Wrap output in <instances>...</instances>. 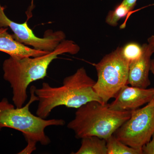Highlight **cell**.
<instances>
[{
  "mask_svg": "<svg viewBox=\"0 0 154 154\" xmlns=\"http://www.w3.org/2000/svg\"><path fill=\"white\" fill-rule=\"evenodd\" d=\"M137 0H123L122 2L127 6L131 11H132L136 5Z\"/></svg>",
  "mask_w": 154,
  "mask_h": 154,
  "instance_id": "cell-16",
  "label": "cell"
},
{
  "mask_svg": "<svg viewBox=\"0 0 154 154\" xmlns=\"http://www.w3.org/2000/svg\"><path fill=\"white\" fill-rule=\"evenodd\" d=\"M107 154H143L142 149L131 147L116 137L114 134L106 140Z\"/></svg>",
  "mask_w": 154,
  "mask_h": 154,
  "instance_id": "cell-12",
  "label": "cell"
},
{
  "mask_svg": "<svg viewBox=\"0 0 154 154\" xmlns=\"http://www.w3.org/2000/svg\"><path fill=\"white\" fill-rule=\"evenodd\" d=\"M5 8L0 2V28H10L16 41L38 50L50 52L55 49L62 41L66 39L65 33L61 30H46L43 37L36 36L28 26V20L18 23L11 20L5 14Z\"/></svg>",
  "mask_w": 154,
  "mask_h": 154,
  "instance_id": "cell-7",
  "label": "cell"
},
{
  "mask_svg": "<svg viewBox=\"0 0 154 154\" xmlns=\"http://www.w3.org/2000/svg\"><path fill=\"white\" fill-rule=\"evenodd\" d=\"M154 99V88H141L125 86L108 107L118 111H132L147 104Z\"/></svg>",
  "mask_w": 154,
  "mask_h": 154,
  "instance_id": "cell-8",
  "label": "cell"
},
{
  "mask_svg": "<svg viewBox=\"0 0 154 154\" xmlns=\"http://www.w3.org/2000/svg\"><path fill=\"white\" fill-rule=\"evenodd\" d=\"M143 154H154V133L148 142L142 148Z\"/></svg>",
  "mask_w": 154,
  "mask_h": 154,
  "instance_id": "cell-15",
  "label": "cell"
},
{
  "mask_svg": "<svg viewBox=\"0 0 154 154\" xmlns=\"http://www.w3.org/2000/svg\"><path fill=\"white\" fill-rule=\"evenodd\" d=\"M36 88L35 86H31L29 101L20 108L15 107L7 98L0 101V131L4 128H9L22 133L27 145L20 154L31 153L36 150L38 143L47 146L51 141L45 134V128L50 126H63L65 124L62 119H46L31 113L29 109L30 105L38 100L35 94Z\"/></svg>",
  "mask_w": 154,
  "mask_h": 154,
  "instance_id": "cell-3",
  "label": "cell"
},
{
  "mask_svg": "<svg viewBox=\"0 0 154 154\" xmlns=\"http://www.w3.org/2000/svg\"><path fill=\"white\" fill-rule=\"evenodd\" d=\"M8 28H0V51L5 53L10 56L19 58L36 57L48 53L38 50L16 41L8 32Z\"/></svg>",
  "mask_w": 154,
  "mask_h": 154,
  "instance_id": "cell-10",
  "label": "cell"
},
{
  "mask_svg": "<svg viewBox=\"0 0 154 154\" xmlns=\"http://www.w3.org/2000/svg\"><path fill=\"white\" fill-rule=\"evenodd\" d=\"M130 9L123 3L116 6L113 11H110L106 18V22L110 26H116L120 19L126 17L131 12Z\"/></svg>",
  "mask_w": 154,
  "mask_h": 154,
  "instance_id": "cell-14",
  "label": "cell"
},
{
  "mask_svg": "<svg viewBox=\"0 0 154 154\" xmlns=\"http://www.w3.org/2000/svg\"><path fill=\"white\" fill-rule=\"evenodd\" d=\"M142 48L143 53L140 57L129 64L128 83L133 87L145 89L150 85L149 73L151 57L154 53L147 43L143 45Z\"/></svg>",
  "mask_w": 154,
  "mask_h": 154,
  "instance_id": "cell-9",
  "label": "cell"
},
{
  "mask_svg": "<svg viewBox=\"0 0 154 154\" xmlns=\"http://www.w3.org/2000/svg\"><path fill=\"white\" fill-rule=\"evenodd\" d=\"M154 133V99L142 108L131 111L130 118L113 134L127 145L142 149Z\"/></svg>",
  "mask_w": 154,
  "mask_h": 154,
  "instance_id": "cell-6",
  "label": "cell"
},
{
  "mask_svg": "<svg viewBox=\"0 0 154 154\" xmlns=\"http://www.w3.org/2000/svg\"><path fill=\"white\" fill-rule=\"evenodd\" d=\"M80 50L72 40L65 39L55 49L45 55L36 57L19 58L10 56L2 65L4 79L11 85L13 100L16 107H23L27 98V89L31 83L47 76L50 64L58 56L65 53L77 54Z\"/></svg>",
  "mask_w": 154,
  "mask_h": 154,
  "instance_id": "cell-1",
  "label": "cell"
},
{
  "mask_svg": "<svg viewBox=\"0 0 154 154\" xmlns=\"http://www.w3.org/2000/svg\"><path fill=\"white\" fill-rule=\"evenodd\" d=\"M149 45L151 47L154 53V35H152L150 37H149L147 39Z\"/></svg>",
  "mask_w": 154,
  "mask_h": 154,
  "instance_id": "cell-17",
  "label": "cell"
},
{
  "mask_svg": "<svg viewBox=\"0 0 154 154\" xmlns=\"http://www.w3.org/2000/svg\"><path fill=\"white\" fill-rule=\"evenodd\" d=\"M94 66L98 75L94 91L103 104H107L122 88L128 85L129 63L122 54L121 47H119Z\"/></svg>",
  "mask_w": 154,
  "mask_h": 154,
  "instance_id": "cell-5",
  "label": "cell"
},
{
  "mask_svg": "<svg viewBox=\"0 0 154 154\" xmlns=\"http://www.w3.org/2000/svg\"><path fill=\"white\" fill-rule=\"evenodd\" d=\"M95 83L96 81L88 75L84 67L66 77L60 87H52L48 83H42L41 88L35 90L38 99L36 115L46 119L53 110L58 106L78 109L91 101L103 103L94 91Z\"/></svg>",
  "mask_w": 154,
  "mask_h": 154,
  "instance_id": "cell-2",
  "label": "cell"
},
{
  "mask_svg": "<svg viewBox=\"0 0 154 154\" xmlns=\"http://www.w3.org/2000/svg\"><path fill=\"white\" fill-rule=\"evenodd\" d=\"M122 54L129 63L137 60L143 53L142 45L136 42H130L121 47Z\"/></svg>",
  "mask_w": 154,
  "mask_h": 154,
  "instance_id": "cell-13",
  "label": "cell"
},
{
  "mask_svg": "<svg viewBox=\"0 0 154 154\" xmlns=\"http://www.w3.org/2000/svg\"><path fill=\"white\" fill-rule=\"evenodd\" d=\"M131 112L112 110L108 104L91 101L77 109L67 127L77 138L94 136L106 140L130 118Z\"/></svg>",
  "mask_w": 154,
  "mask_h": 154,
  "instance_id": "cell-4",
  "label": "cell"
},
{
  "mask_svg": "<svg viewBox=\"0 0 154 154\" xmlns=\"http://www.w3.org/2000/svg\"><path fill=\"white\" fill-rule=\"evenodd\" d=\"M75 154H107V142L97 136L82 138L81 146Z\"/></svg>",
  "mask_w": 154,
  "mask_h": 154,
  "instance_id": "cell-11",
  "label": "cell"
},
{
  "mask_svg": "<svg viewBox=\"0 0 154 154\" xmlns=\"http://www.w3.org/2000/svg\"><path fill=\"white\" fill-rule=\"evenodd\" d=\"M150 71L152 72L154 76V58L152 60L151 63Z\"/></svg>",
  "mask_w": 154,
  "mask_h": 154,
  "instance_id": "cell-18",
  "label": "cell"
}]
</instances>
